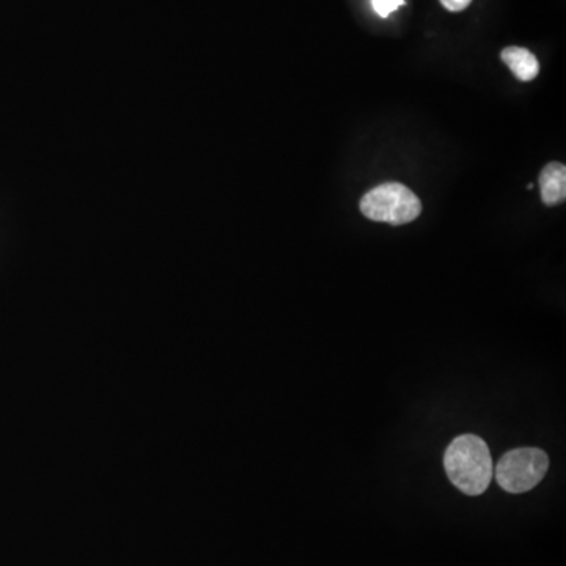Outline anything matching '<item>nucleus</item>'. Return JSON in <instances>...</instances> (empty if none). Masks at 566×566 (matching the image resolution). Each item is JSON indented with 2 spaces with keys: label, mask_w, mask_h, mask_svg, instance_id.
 Returning <instances> with one entry per match:
<instances>
[{
  "label": "nucleus",
  "mask_w": 566,
  "mask_h": 566,
  "mask_svg": "<svg viewBox=\"0 0 566 566\" xmlns=\"http://www.w3.org/2000/svg\"><path fill=\"white\" fill-rule=\"evenodd\" d=\"M549 458L543 450L524 447L511 450L494 467V477L507 493L522 494L535 488L548 474Z\"/></svg>",
  "instance_id": "3"
},
{
  "label": "nucleus",
  "mask_w": 566,
  "mask_h": 566,
  "mask_svg": "<svg viewBox=\"0 0 566 566\" xmlns=\"http://www.w3.org/2000/svg\"><path fill=\"white\" fill-rule=\"evenodd\" d=\"M541 200L544 205L555 206L566 199V167L560 162H549L540 173Z\"/></svg>",
  "instance_id": "4"
},
{
  "label": "nucleus",
  "mask_w": 566,
  "mask_h": 566,
  "mask_svg": "<svg viewBox=\"0 0 566 566\" xmlns=\"http://www.w3.org/2000/svg\"><path fill=\"white\" fill-rule=\"evenodd\" d=\"M372 4L379 16L387 18L390 13L395 12L398 7L405 4V0H372Z\"/></svg>",
  "instance_id": "6"
},
{
  "label": "nucleus",
  "mask_w": 566,
  "mask_h": 566,
  "mask_svg": "<svg viewBox=\"0 0 566 566\" xmlns=\"http://www.w3.org/2000/svg\"><path fill=\"white\" fill-rule=\"evenodd\" d=\"M500 59L510 68L511 73L515 74L519 81H533L540 73L537 57L533 56L529 49L508 46L500 54Z\"/></svg>",
  "instance_id": "5"
},
{
  "label": "nucleus",
  "mask_w": 566,
  "mask_h": 566,
  "mask_svg": "<svg viewBox=\"0 0 566 566\" xmlns=\"http://www.w3.org/2000/svg\"><path fill=\"white\" fill-rule=\"evenodd\" d=\"M441 4L447 12L458 13L466 10L472 4V0H441Z\"/></svg>",
  "instance_id": "7"
},
{
  "label": "nucleus",
  "mask_w": 566,
  "mask_h": 566,
  "mask_svg": "<svg viewBox=\"0 0 566 566\" xmlns=\"http://www.w3.org/2000/svg\"><path fill=\"white\" fill-rule=\"evenodd\" d=\"M444 467L450 482L467 496H480L493 480V458L488 445L475 434L453 439L444 455Z\"/></svg>",
  "instance_id": "1"
},
{
  "label": "nucleus",
  "mask_w": 566,
  "mask_h": 566,
  "mask_svg": "<svg viewBox=\"0 0 566 566\" xmlns=\"http://www.w3.org/2000/svg\"><path fill=\"white\" fill-rule=\"evenodd\" d=\"M361 213L372 221L405 225L420 216L422 202L405 184L384 183L362 197Z\"/></svg>",
  "instance_id": "2"
}]
</instances>
